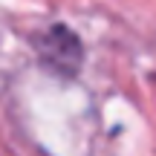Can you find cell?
Instances as JSON below:
<instances>
[{"label":"cell","instance_id":"obj_1","mask_svg":"<svg viewBox=\"0 0 156 156\" xmlns=\"http://www.w3.org/2000/svg\"><path fill=\"white\" fill-rule=\"evenodd\" d=\"M35 46H38V58L46 69H52L55 75H64V78L78 75L81 61H84V49H81L78 35L69 26H64V23L49 26L44 35L35 38Z\"/></svg>","mask_w":156,"mask_h":156}]
</instances>
